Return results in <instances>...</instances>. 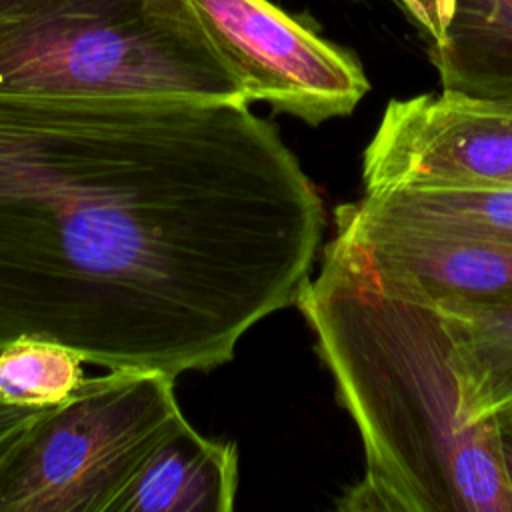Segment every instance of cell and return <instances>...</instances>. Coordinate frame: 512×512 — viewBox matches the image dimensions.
<instances>
[{
    "mask_svg": "<svg viewBox=\"0 0 512 512\" xmlns=\"http://www.w3.org/2000/svg\"><path fill=\"white\" fill-rule=\"evenodd\" d=\"M324 202L246 100L0 96V350L178 378L296 304Z\"/></svg>",
    "mask_w": 512,
    "mask_h": 512,
    "instance_id": "6da1fadb",
    "label": "cell"
},
{
    "mask_svg": "<svg viewBox=\"0 0 512 512\" xmlns=\"http://www.w3.org/2000/svg\"><path fill=\"white\" fill-rule=\"evenodd\" d=\"M340 406L358 428L364 474L348 512H512L492 418L468 424L444 314L394 296L324 246L296 304Z\"/></svg>",
    "mask_w": 512,
    "mask_h": 512,
    "instance_id": "7a4b0ae2",
    "label": "cell"
},
{
    "mask_svg": "<svg viewBox=\"0 0 512 512\" xmlns=\"http://www.w3.org/2000/svg\"><path fill=\"white\" fill-rule=\"evenodd\" d=\"M0 96L246 100L190 0H0Z\"/></svg>",
    "mask_w": 512,
    "mask_h": 512,
    "instance_id": "3957f363",
    "label": "cell"
},
{
    "mask_svg": "<svg viewBox=\"0 0 512 512\" xmlns=\"http://www.w3.org/2000/svg\"><path fill=\"white\" fill-rule=\"evenodd\" d=\"M174 380L154 370H108L42 410L0 458V512H110L184 416Z\"/></svg>",
    "mask_w": 512,
    "mask_h": 512,
    "instance_id": "277c9868",
    "label": "cell"
},
{
    "mask_svg": "<svg viewBox=\"0 0 512 512\" xmlns=\"http://www.w3.org/2000/svg\"><path fill=\"white\" fill-rule=\"evenodd\" d=\"M334 220L326 246L394 296L444 316L512 308V238L380 214L360 198Z\"/></svg>",
    "mask_w": 512,
    "mask_h": 512,
    "instance_id": "5b68a950",
    "label": "cell"
},
{
    "mask_svg": "<svg viewBox=\"0 0 512 512\" xmlns=\"http://www.w3.org/2000/svg\"><path fill=\"white\" fill-rule=\"evenodd\" d=\"M244 98L310 126L348 116L370 82L358 58L270 0H190Z\"/></svg>",
    "mask_w": 512,
    "mask_h": 512,
    "instance_id": "8992f818",
    "label": "cell"
},
{
    "mask_svg": "<svg viewBox=\"0 0 512 512\" xmlns=\"http://www.w3.org/2000/svg\"><path fill=\"white\" fill-rule=\"evenodd\" d=\"M364 190L512 186V110L420 94L390 100L362 154Z\"/></svg>",
    "mask_w": 512,
    "mask_h": 512,
    "instance_id": "52a82bcc",
    "label": "cell"
},
{
    "mask_svg": "<svg viewBox=\"0 0 512 512\" xmlns=\"http://www.w3.org/2000/svg\"><path fill=\"white\" fill-rule=\"evenodd\" d=\"M420 32L440 92L512 110V0H396Z\"/></svg>",
    "mask_w": 512,
    "mask_h": 512,
    "instance_id": "ba28073f",
    "label": "cell"
},
{
    "mask_svg": "<svg viewBox=\"0 0 512 512\" xmlns=\"http://www.w3.org/2000/svg\"><path fill=\"white\" fill-rule=\"evenodd\" d=\"M238 448L202 436L182 416L150 450L110 512H232Z\"/></svg>",
    "mask_w": 512,
    "mask_h": 512,
    "instance_id": "9c48e42d",
    "label": "cell"
},
{
    "mask_svg": "<svg viewBox=\"0 0 512 512\" xmlns=\"http://www.w3.org/2000/svg\"><path fill=\"white\" fill-rule=\"evenodd\" d=\"M444 318L460 388L458 410L476 424L512 402V308Z\"/></svg>",
    "mask_w": 512,
    "mask_h": 512,
    "instance_id": "30bf717a",
    "label": "cell"
},
{
    "mask_svg": "<svg viewBox=\"0 0 512 512\" xmlns=\"http://www.w3.org/2000/svg\"><path fill=\"white\" fill-rule=\"evenodd\" d=\"M374 212L512 238V186H390L364 190Z\"/></svg>",
    "mask_w": 512,
    "mask_h": 512,
    "instance_id": "8fae6325",
    "label": "cell"
},
{
    "mask_svg": "<svg viewBox=\"0 0 512 512\" xmlns=\"http://www.w3.org/2000/svg\"><path fill=\"white\" fill-rule=\"evenodd\" d=\"M84 362L64 344L18 338L0 350V398L22 408H54L84 384Z\"/></svg>",
    "mask_w": 512,
    "mask_h": 512,
    "instance_id": "7c38bea8",
    "label": "cell"
},
{
    "mask_svg": "<svg viewBox=\"0 0 512 512\" xmlns=\"http://www.w3.org/2000/svg\"><path fill=\"white\" fill-rule=\"evenodd\" d=\"M40 412L42 410L8 404L0 398V458Z\"/></svg>",
    "mask_w": 512,
    "mask_h": 512,
    "instance_id": "4fadbf2b",
    "label": "cell"
},
{
    "mask_svg": "<svg viewBox=\"0 0 512 512\" xmlns=\"http://www.w3.org/2000/svg\"><path fill=\"white\" fill-rule=\"evenodd\" d=\"M490 418L496 432V446H498L502 472L512 492V402L498 408Z\"/></svg>",
    "mask_w": 512,
    "mask_h": 512,
    "instance_id": "5bb4252c",
    "label": "cell"
}]
</instances>
